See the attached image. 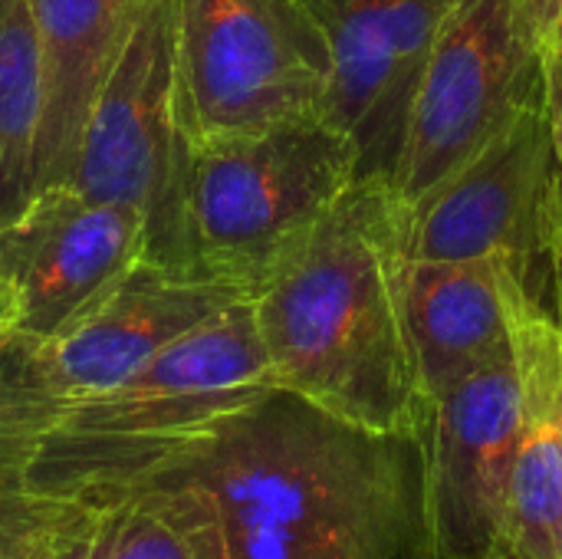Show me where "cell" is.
<instances>
[{
	"label": "cell",
	"instance_id": "obj_6",
	"mask_svg": "<svg viewBox=\"0 0 562 559\" xmlns=\"http://www.w3.org/2000/svg\"><path fill=\"white\" fill-rule=\"evenodd\" d=\"M175 66L194 145L326 115L333 56L310 0H175Z\"/></svg>",
	"mask_w": 562,
	"mask_h": 559
},
{
	"label": "cell",
	"instance_id": "obj_14",
	"mask_svg": "<svg viewBox=\"0 0 562 559\" xmlns=\"http://www.w3.org/2000/svg\"><path fill=\"white\" fill-rule=\"evenodd\" d=\"M46 69L36 194L66 185L89 105L125 40L155 0H26Z\"/></svg>",
	"mask_w": 562,
	"mask_h": 559
},
{
	"label": "cell",
	"instance_id": "obj_13",
	"mask_svg": "<svg viewBox=\"0 0 562 559\" xmlns=\"http://www.w3.org/2000/svg\"><path fill=\"white\" fill-rule=\"evenodd\" d=\"M520 297L533 293L504 257L398 260L402 323L425 402L514 349Z\"/></svg>",
	"mask_w": 562,
	"mask_h": 559
},
{
	"label": "cell",
	"instance_id": "obj_1",
	"mask_svg": "<svg viewBox=\"0 0 562 559\" xmlns=\"http://www.w3.org/2000/svg\"><path fill=\"white\" fill-rule=\"evenodd\" d=\"M198 559H435L425 435L375 432L267 389L119 484Z\"/></svg>",
	"mask_w": 562,
	"mask_h": 559
},
{
	"label": "cell",
	"instance_id": "obj_2",
	"mask_svg": "<svg viewBox=\"0 0 562 559\" xmlns=\"http://www.w3.org/2000/svg\"><path fill=\"white\" fill-rule=\"evenodd\" d=\"M398 260L389 188L356 181L250 297L273 385L375 432L425 435Z\"/></svg>",
	"mask_w": 562,
	"mask_h": 559
},
{
	"label": "cell",
	"instance_id": "obj_20",
	"mask_svg": "<svg viewBox=\"0 0 562 559\" xmlns=\"http://www.w3.org/2000/svg\"><path fill=\"white\" fill-rule=\"evenodd\" d=\"M547 313L562 329V231L553 241L550 250V267H547Z\"/></svg>",
	"mask_w": 562,
	"mask_h": 559
},
{
	"label": "cell",
	"instance_id": "obj_19",
	"mask_svg": "<svg viewBox=\"0 0 562 559\" xmlns=\"http://www.w3.org/2000/svg\"><path fill=\"white\" fill-rule=\"evenodd\" d=\"M533 13H537L543 53L562 56V0H533Z\"/></svg>",
	"mask_w": 562,
	"mask_h": 559
},
{
	"label": "cell",
	"instance_id": "obj_22",
	"mask_svg": "<svg viewBox=\"0 0 562 559\" xmlns=\"http://www.w3.org/2000/svg\"><path fill=\"white\" fill-rule=\"evenodd\" d=\"M557 559H562V537H560V554H557Z\"/></svg>",
	"mask_w": 562,
	"mask_h": 559
},
{
	"label": "cell",
	"instance_id": "obj_10",
	"mask_svg": "<svg viewBox=\"0 0 562 559\" xmlns=\"http://www.w3.org/2000/svg\"><path fill=\"white\" fill-rule=\"evenodd\" d=\"M145 260L142 221L69 185L40 191L0 227V339H49L95 310Z\"/></svg>",
	"mask_w": 562,
	"mask_h": 559
},
{
	"label": "cell",
	"instance_id": "obj_15",
	"mask_svg": "<svg viewBox=\"0 0 562 559\" xmlns=\"http://www.w3.org/2000/svg\"><path fill=\"white\" fill-rule=\"evenodd\" d=\"M46 105L43 43L26 0H0V227L36 198V145Z\"/></svg>",
	"mask_w": 562,
	"mask_h": 559
},
{
	"label": "cell",
	"instance_id": "obj_4",
	"mask_svg": "<svg viewBox=\"0 0 562 559\" xmlns=\"http://www.w3.org/2000/svg\"><path fill=\"white\" fill-rule=\"evenodd\" d=\"M359 181L352 138L326 115L194 145L188 273L254 297Z\"/></svg>",
	"mask_w": 562,
	"mask_h": 559
},
{
	"label": "cell",
	"instance_id": "obj_9",
	"mask_svg": "<svg viewBox=\"0 0 562 559\" xmlns=\"http://www.w3.org/2000/svg\"><path fill=\"white\" fill-rule=\"evenodd\" d=\"M395 221L405 260L504 257L547 310L560 214L543 89L418 204L395 208Z\"/></svg>",
	"mask_w": 562,
	"mask_h": 559
},
{
	"label": "cell",
	"instance_id": "obj_11",
	"mask_svg": "<svg viewBox=\"0 0 562 559\" xmlns=\"http://www.w3.org/2000/svg\"><path fill=\"white\" fill-rule=\"evenodd\" d=\"M524 428L517 353L428 402V511L435 559H504V514Z\"/></svg>",
	"mask_w": 562,
	"mask_h": 559
},
{
	"label": "cell",
	"instance_id": "obj_8",
	"mask_svg": "<svg viewBox=\"0 0 562 559\" xmlns=\"http://www.w3.org/2000/svg\"><path fill=\"white\" fill-rule=\"evenodd\" d=\"M237 300L250 297L221 283L175 277L142 260L95 310L63 333L40 343L0 339V445L119 385Z\"/></svg>",
	"mask_w": 562,
	"mask_h": 559
},
{
	"label": "cell",
	"instance_id": "obj_18",
	"mask_svg": "<svg viewBox=\"0 0 562 559\" xmlns=\"http://www.w3.org/2000/svg\"><path fill=\"white\" fill-rule=\"evenodd\" d=\"M543 99L550 119V152H553V185H557V214L562 231V56L543 53Z\"/></svg>",
	"mask_w": 562,
	"mask_h": 559
},
{
	"label": "cell",
	"instance_id": "obj_12",
	"mask_svg": "<svg viewBox=\"0 0 562 559\" xmlns=\"http://www.w3.org/2000/svg\"><path fill=\"white\" fill-rule=\"evenodd\" d=\"M333 56L326 119L356 145L359 181L395 175L412 96L454 0H310Z\"/></svg>",
	"mask_w": 562,
	"mask_h": 559
},
{
	"label": "cell",
	"instance_id": "obj_16",
	"mask_svg": "<svg viewBox=\"0 0 562 559\" xmlns=\"http://www.w3.org/2000/svg\"><path fill=\"white\" fill-rule=\"evenodd\" d=\"M76 504L79 511L66 559H198L184 534L161 511L138 497Z\"/></svg>",
	"mask_w": 562,
	"mask_h": 559
},
{
	"label": "cell",
	"instance_id": "obj_7",
	"mask_svg": "<svg viewBox=\"0 0 562 559\" xmlns=\"http://www.w3.org/2000/svg\"><path fill=\"white\" fill-rule=\"evenodd\" d=\"M543 89L533 0H454L422 66L402 155L389 181L395 208L418 204Z\"/></svg>",
	"mask_w": 562,
	"mask_h": 559
},
{
	"label": "cell",
	"instance_id": "obj_21",
	"mask_svg": "<svg viewBox=\"0 0 562 559\" xmlns=\"http://www.w3.org/2000/svg\"><path fill=\"white\" fill-rule=\"evenodd\" d=\"M560 409H562V336H560Z\"/></svg>",
	"mask_w": 562,
	"mask_h": 559
},
{
	"label": "cell",
	"instance_id": "obj_3",
	"mask_svg": "<svg viewBox=\"0 0 562 559\" xmlns=\"http://www.w3.org/2000/svg\"><path fill=\"white\" fill-rule=\"evenodd\" d=\"M267 389L273 372L254 306L237 300L119 385L0 445V478L36 494L89 497Z\"/></svg>",
	"mask_w": 562,
	"mask_h": 559
},
{
	"label": "cell",
	"instance_id": "obj_5",
	"mask_svg": "<svg viewBox=\"0 0 562 559\" xmlns=\"http://www.w3.org/2000/svg\"><path fill=\"white\" fill-rule=\"evenodd\" d=\"M191 158L175 66V0H155L89 105L66 185L135 214L145 231V264L191 280Z\"/></svg>",
	"mask_w": 562,
	"mask_h": 559
},
{
	"label": "cell",
	"instance_id": "obj_17",
	"mask_svg": "<svg viewBox=\"0 0 562 559\" xmlns=\"http://www.w3.org/2000/svg\"><path fill=\"white\" fill-rule=\"evenodd\" d=\"M79 504L0 478V559H66Z\"/></svg>",
	"mask_w": 562,
	"mask_h": 559
}]
</instances>
